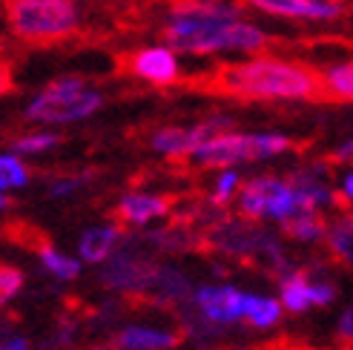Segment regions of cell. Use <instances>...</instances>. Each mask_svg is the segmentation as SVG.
<instances>
[{
    "instance_id": "obj_7",
    "label": "cell",
    "mask_w": 353,
    "mask_h": 350,
    "mask_svg": "<svg viewBox=\"0 0 353 350\" xmlns=\"http://www.w3.org/2000/svg\"><path fill=\"white\" fill-rule=\"evenodd\" d=\"M227 132V118H210L192 127H161L150 138V147L167 158H190L192 150L210 141L213 135Z\"/></svg>"
},
{
    "instance_id": "obj_2",
    "label": "cell",
    "mask_w": 353,
    "mask_h": 350,
    "mask_svg": "<svg viewBox=\"0 0 353 350\" xmlns=\"http://www.w3.org/2000/svg\"><path fill=\"white\" fill-rule=\"evenodd\" d=\"M219 86L244 101H319V75L288 58L253 55L219 72Z\"/></svg>"
},
{
    "instance_id": "obj_15",
    "label": "cell",
    "mask_w": 353,
    "mask_h": 350,
    "mask_svg": "<svg viewBox=\"0 0 353 350\" xmlns=\"http://www.w3.org/2000/svg\"><path fill=\"white\" fill-rule=\"evenodd\" d=\"M316 75H319L322 98H333V101H350L353 98V63L350 61H336Z\"/></svg>"
},
{
    "instance_id": "obj_20",
    "label": "cell",
    "mask_w": 353,
    "mask_h": 350,
    "mask_svg": "<svg viewBox=\"0 0 353 350\" xmlns=\"http://www.w3.org/2000/svg\"><path fill=\"white\" fill-rule=\"evenodd\" d=\"M32 178V172L21 155H14L9 150L0 152V192H12V189H23Z\"/></svg>"
},
{
    "instance_id": "obj_23",
    "label": "cell",
    "mask_w": 353,
    "mask_h": 350,
    "mask_svg": "<svg viewBox=\"0 0 353 350\" xmlns=\"http://www.w3.org/2000/svg\"><path fill=\"white\" fill-rule=\"evenodd\" d=\"M23 287V273L17 267H9V265H0V307L9 305L17 293Z\"/></svg>"
},
{
    "instance_id": "obj_11",
    "label": "cell",
    "mask_w": 353,
    "mask_h": 350,
    "mask_svg": "<svg viewBox=\"0 0 353 350\" xmlns=\"http://www.w3.org/2000/svg\"><path fill=\"white\" fill-rule=\"evenodd\" d=\"M244 296L233 285H204L196 290V307L213 325H233L244 313Z\"/></svg>"
},
{
    "instance_id": "obj_1",
    "label": "cell",
    "mask_w": 353,
    "mask_h": 350,
    "mask_svg": "<svg viewBox=\"0 0 353 350\" xmlns=\"http://www.w3.org/2000/svg\"><path fill=\"white\" fill-rule=\"evenodd\" d=\"M164 38L172 52L187 55H259L270 41L268 32L227 0H184L172 6Z\"/></svg>"
},
{
    "instance_id": "obj_5",
    "label": "cell",
    "mask_w": 353,
    "mask_h": 350,
    "mask_svg": "<svg viewBox=\"0 0 353 350\" xmlns=\"http://www.w3.org/2000/svg\"><path fill=\"white\" fill-rule=\"evenodd\" d=\"M6 21L14 38L29 43H52L69 38L78 29L81 12L66 0H12L6 3Z\"/></svg>"
},
{
    "instance_id": "obj_31",
    "label": "cell",
    "mask_w": 353,
    "mask_h": 350,
    "mask_svg": "<svg viewBox=\"0 0 353 350\" xmlns=\"http://www.w3.org/2000/svg\"><path fill=\"white\" fill-rule=\"evenodd\" d=\"M6 3H12V0H6Z\"/></svg>"
},
{
    "instance_id": "obj_9",
    "label": "cell",
    "mask_w": 353,
    "mask_h": 350,
    "mask_svg": "<svg viewBox=\"0 0 353 350\" xmlns=\"http://www.w3.org/2000/svg\"><path fill=\"white\" fill-rule=\"evenodd\" d=\"M247 3L270 17H285V21L333 23L345 17V3H330V0H247Z\"/></svg>"
},
{
    "instance_id": "obj_28",
    "label": "cell",
    "mask_w": 353,
    "mask_h": 350,
    "mask_svg": "<svg viewBox=\"0 0 353 350\" xmlns=\"http://www.w3.org/2000/svg\"><path fill=\"white\" fill-rule=\"evenodd\" d=\"M12 207V201H9V196L6 192H0V213H6V209Z\"/></svg>"
},
{
    "instance_id": "obj_27",
    "label": "cell",
    "mask_w": 353,
    "mask_h": 350,
    "mask_svg": "<svg viewBox=\"0 0 353 350\" xmlns=\"http://www.w3.org/2000/svg\"><path fill=\"white\" fill-rule=\"evenodd\" d=\"M0 350H32V347H29V342H26V339H9L3 347H0Z\"/></svg>"
},
{
    "instance_id": "obj_21",
    "label": "cell",
    "mask_w": 353,
    "mask_h": 350,
    "mask_svg": "<svg viewBox=\"0 0 353 350\" xmlns=\"http://www.w3.org/2000/svg\"><path fill=\"white\" fill-rule=\"evenodd\" d=\"M38 256L43 261V267L55 278H61V282H72V278L81 276V261L72 258V256H66V253H61L58 247H52V244H41Z\"/></svg>"
},
{
    "instance_id": "obj_6",
    "label": "cell",
    "mask_w": 353,
    "mask_h": 350,
    "mask_svg": "<svg viewBox=\"0 0 353 350\" xmlns=\"http://www.w3.org/2000/svg\"><path fill=\"white\" fill-rule=\"evenodd\" d=\"M236 209L247 221L268 218L281 224L302 213L290 178H279V175H256L250 181H241L236 192Z\"/></svg>"
},
{
    "instance_id": "obj_13",
    "label": "cell",
    "mask_w": 353,
    "mask_h": 350,
    "mask_svg": "<svg viewBox=\"0 0 353 350\" xmlns=\"http://www.w3.org/2000/svg\"><path fill=\"white\" fill-rule=\"evenodd\" d=\"M121 241V230L118 224H98V227H90L81 241H78V253H81V261L86 265H103L107 258H112L115 247Z\"/></svg>"
},
{
    "instance_id": "obj_3",
    "label": "cell",
    "mask_w": 353,
    "mask_h": 350,
    "mask_svg": "<svg viewBox=\"0 0 353 350\" xmlns=\"http://www.w3.org/2000/svg\"><path fill=\"white\" fill-rule=\"evenodd\" d=\"M103 107V92L83 78H58L34 95L26 107V121L43 130L69 127L92 118Z\"/></svg>"
},
{
    "instance_id": "obj_16",
    "label": "cell",
    "mask_w": 353,
    "mask_h": 350,
    "mask_svg": "<svg viewBox=\"0 0 353 350\" xmlns=\"http://www.w3.org/2000/svg\"><path fill=\"white\" fill-rule=\"evenodd\" d=\"M241 319L247 325L259 327V330L273 327L281 319V305H279V299H270V296H250V293H247L244 296V313H241Z\"/></svg>"
},
{
    "instance_id": "obj_4",
    "label": "cell",
    "mask_w": 353,
    "mask_h": 350,
    "mask_svg": "<svg viewBox=\"0 0 353 350\" xmlns=\"http://www.w3.org/2000/svg\"><path fill=\"white\" fill-rule=\"evenodd\" d=\"M290 147H293V141L285 132H236V130H227V132L213 135L201 147H196L190 158L199 167L236 169V164L285 155Z\"/></svg>"
},
{
    "instance_id": "obj_14",
    "label": "cell",
    "mask_w": 353,
    "mask_h": 350,
    "mask_svg": "<svg viewBox=\"0 0 353 350\" xmlns=\"http://www.w3.org/2000/svg\"><path fill=\"white\" fill-rule=\"evenodd\" d=\"M181 342L179 333L164 327H147V325H132L123 327L118 333V347L121 350H170Z\"/></svg>"
},
{
    "instance_id": "obj_24",
    "label": "cell",
    "mask_w": 353,
    "mask_h": 350,
    "mask_svg": "<svg viewBox=\"0 0 353 350\" xmlns=\"http://www.w3.org/2000/svg\"><path fill=\"white\" fill-rule=\"evenodd\" d=\"M86 181H90V175H69V178H58L49 187V192L55 198H66V196H72V192H78Z\"/></svg>"
},
{
    "instance_id": "obj_8",
    "label": "cell",
    "mask_w": 353,
    "mask_h": 350,
    "mask_svg": "<svg viewBox=\"0 0 353 350\" xmlns=\"http://www.w3.org/2000/svg\"><path fill=\"white\" fill-rule=\"evenodd\" d=\"M127 72L152 86H170L181 78V61L179 52H172L167 43H155L132 52L127 61Z\"/></svg>"
},
{
    "instance_id": "obj_17",
    "label": "cell",
    "mask_w": 353,
    "mask_h": 350,
    "mask_svg": "<svg viewBox=\"0 0 353 350\" xmlns=\"http://www.w3.org/2000/svg\"><path fill=\"white\" fill-rule=\"evenodd\" d=\"M285 233L296 241H305V244H313V241H322L325 233H327V221L319 216V213H299L293 216L290 221H285Z\"/></svg>"
},
{
    "instance_id": "obj_30",
    "label": "cell",
    "mask_w": 353,
    "mask_h": 350,
    "mask_svg": "<svg viewBox=\"0 0 353 350\" xmlns=\"http://www.w3.org/2000/svg\"><path fill=\"white\" fill-rule=\"evenodd\" d=\"M66 3H75V0H66Z\"/></svg>"
},
{
    "instance_id": "obj_19",
    "label": "cell",
    "mask_w": 353,
    "mask_h": 350,
    "mask_svg": "<svg viewBox=\"0 0 353 350\" xmlns=\"http://www.w3.org/2000/svg\"><path fill=\"white\" fill-rule=\"evenodd\" d=\"M327 247L330 253L336 256L342 265H350V258H353V221L350 216H339L333 224H327Z\"/></svg>"
},
{
    "instance_id": "obj_29",
    "label": "cell",
    "mask_w": 353,
    "mask_h": 350,
    "mask_svg": "<svg viewBox=\"0 0 353 350\" xmlns=\"http://www.w3.org/2000/svg\"><path fill=\"white\" fill-rule=\"evenodd\" d=\"M330 3H345V0H330Z\"/></svg>"
},
{
    "instance_id": "obj_18",
    "label": "cell",
    "mask_w": 353,
    "mask_h": 350,
    "mask_svg": "<svg viewBox=\"0 0 353 350\" xmlns=\"http://www.w3.org/2000/svg\"><path fill=\"white\" fill-rule=\"evenodd\" d=\"M61 144V135L55 130H34V132H23V135H14L12 138V150L14 155H41V152H49Z\"/></svg>"
},
{
    "instance_id": "obj_26",
    "label": "cell",
    "mask_w": 353,
    "mask_h": 350,
    "mask_svg": "<svg viewBox=\"0 0 353 350\" xmlns=\"http://www.w3.org/2000/svg\"><path fill=\"white\" fill-rule=\"evenodd\" d=\"M350 327H353V313H350V307L342 313V319H339V336L342 339H350Z\"/></svg>"
},
{
    "instance_id": "obj_12",
    "label": "cell",
    "mask_w": 353,
    "mask_h": 350,
    "mask_svg": "<svg viewBox=\"0 0 353 350\" xmlns=\"http://www.w3.org/2000/svg\"><path fill=\"white\" fill-rule=\"evenodd\" d=\"M118 218L123 224H132V227H141V224H150L155 218H164L170 213V198L164 196H155V192H144V189H135V192H127L121 201H118Z\"/></svg>"
},
{
    "instance_id": "obj_22",
    "label": "cell",
    "mask_w": 353,
    "mask_h": 350,
    "mask_svg": "<svg viewBox=\"0 0 353 350\" xmlns=\"http://www.w3.org/2000/svg\"><path fill=\"white\" fill-rule=\"evenodd\" d=\"M241 187V175L239 169H221L219 172V178L213 184V192H210V201H213L216 207H224V204H230L236 198V192Z\"/></svg>"
},
{
    "instance_id": "obj_10",
    "label": "cell",
    "mask_w": 353,
    "mask_h": 350,
    "mask_svg": "<svg viewBox=\"0 0 353 350\" xmlns=\"http://www.w3.org/2000/svg\"><path fill=\"white\" fill-rule=\"evenodd\" d=\"M336 299V287L330 282H313L305 273H290L281 278V310L305 313L310 307H325Z\"/></svg>"
},
{
    "instance_id": "obj_25",
    "label": "cell",
    "mask_w": 353,
    "mask_h": 350,
    "mask_svg": "<svg viewBox=\"0 0 353 350\" xmlns=\"http://www.w3.org/2000/svg\"><path fill=\"white\" fill-rule=\"evenodd\" d=\"M333 196H336L339 204H350V196H353V175H350V169L339 175V184H336V192H333Z\"/></svg>"
}]
</instances>
